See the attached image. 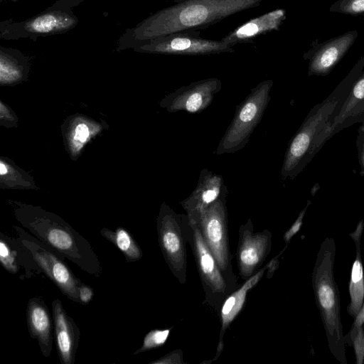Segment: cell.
Segmentation results:
<instances>
[{
	"instance_id": "cell-7",
	"label": "cell",
	"mask_w": 364,
	"mask_h": 364,
	"mask_svg": "<svg viewBox=\"0 0 364 364\" xmlns=\"http://www.w3.org/2000/svg\"><path fill=\"white\" fill-rule=\"evenodd\" d=\"M227 187L220 196L208 206L191 223H196L208 247L214 256L220 270L233 291L237 288V279L232 270V255L230 251L226 198Z\"/></svg>"
},
{
	"instance_id": "cell-33",
	"label": "cell",
	"mask_w": 364,
	"mask_h": 364,
	"mask_svg": "<svg viewBox=\"0 0 364 364\" xmlns=\"http://www.w3.org/2000/svg\"><path fill=\"white\" fill-rule=\"evenodd\" d=\"M1 122H15L14 116L12 115V112L9 110L3 103L1 105Z\"/></svg>"
},
{
	"instance_id": "cell-27",
	"label": "cell",
	"mask_w": 364,
	"mask_h": 364,
	"mask_svg": "<svg viewBox=\"0 0 364 364\" xmlns=\"http://www.w3.org/2000/svg\"><path fill=\"white\" fill-rule=\"evenodd\" d=\"M311 204V200H308L306 205L305 207L301 210L299 213L297 218L294 221V223L291 225V226L288 229L284 234L283 238L286 243V245H288L290 242L291 239L294 235H295L301 229L302 224H303V220L304 218V215L306 214V212L309 208V206Z\"/></svg>"
},
{
	"instance_id": "cell-32",
	"label": "cell",
	"mask_w": 364,
	"mask_h": 364,
	"mask_svg": "<svg viewBox=\"0 0 364 364\" xmlns=\"http://www.w3.org/2000/svg\"><path fill=\"white\" fill-rule=\"evenodd\" d=\"M90 135V132L87 125L81 123L77 125L75 129L74 139L80 143H84Z\"/></svg>"
},
{
	"instance_id": "cell-24",
	"label": "cell",
	"mask_w": 364,
	"mask_h": 364,
	"mask_svg": "<svg viewBox=\"0 0 364 364\" xmlns=\"http://www.w3.org/2000/svg\"><path fill=\"white\" fill-rule=\"evenodd\" d=\"M100 233L119 249L127 262H134L141 259L142 250L127 229L118 227L112 230L107 228H103Z\"/></svg>"
},
{
	"instance_id": "cell-6",
	"label": "cell",
	"mask_w": 364,
	"mask_h": 364,
	"mask_svg": "<svg viewBox=\"0 0 364 364\" xmlns=\"http://www.w3.org/2000/svg\"><path fill=\"white\" fill-rule=\"evenodd\" d=\"M191 230L187 215L176 213L165 203L161 205L156 219L159 245L171 273L181 284L186 282V245Z\"/></svg>"
},
{
	"instance_id": "cell-29",
	"label": "cell",
	"mask_w": 364,
	"mask_h": 364,
	"mask_svg": "<svg viewBox=\"0 0 364 364\" xmlns=\"http://www.w3.org/2000/svg\"><path fill=\"white\" fill-rule=\"evenodd\" d=\"M183 359V352L181 350H174L171 351L163 357L151 361L149 364H184Z\"/></svg>"
},
{
	"instance_id": "cell-17",
	"label": "cell",
	"mask_w": 364,
	"mask_h": 364,
	"mask_svg": "<svg viewBox=\"0 0 364 364\" xmlns=\"http://www.w3.org/2000/svg\"><path fill=\"white\" fill-rule=\"evenodd\" d=\"M226 187L221 175L203 168L200 173L195 189L188 197L180 202L190 223L196 221L200 214L220 196Z\"/></svg>"
},
{
	"instance_id": "cell-26",
	"label": "cell",
	"mask_w": 364,
	"mask_h": 364,
	"mask_svg": "<svg viewBox=\"0 0 364 364\" xmlns=\"http://www.w3.org/2000/svg\"><path fill=\"white\" fill-rule=\"evenodd\" d=\"M331 13L349 16L364 14V0H336L329 8Z\"/></svg>"
},
{
	"instance_id": "cell-11",
	"label": "cell",
	"mask_w": 364,
	"mask_h": 364,
	"mask_svg": "<svg viewBox=\"0 0 364 364\" xmlns=\"http://www.w3.org/2000/svg\"><path fill=\"white\" fill-rule=\"evenodd\" d=\"M78 23L73 11L46 9L45 11L23 21L10 18L0 23V38L18 40L64 34L74 28Z\"/></svg>"
},
{
	"instance_id": "cell-28",
	"label": "cell",
	"mask_w": 364,
	"mask_h": 364,
	"mask_svg": "<svg viewBox=\"0 0 364 364\" xmlns=\"http://www.w3.org/2000/svg\"><path fill=\"white\" fill-rule=\"evenodd\" d=\"M355 146L360 166V175L364 176V124H360L357 130Z\"/></svg>"
},
{
	"instance_id": "cell-31",
	"label": "cell",
	"mask_w": 364,
	"mask_h": 364,
	"mask_svg": "<svg viewBox=\"0 0 364 364\" xmlns=\"http://www.w3.org/2000/svg\"><path fill=\"white\" fill-rule=\"evenodd\" d=\"M93 296V289L82 282L79 287L80 303L83 305L88 304L92 300Z\"/></svg>"
},
{
	"instance_id": "cell-12",
	"label": "cell",
	"mask_w": 364,
	"mask_h": 364,
	"mask_svg": "<svg viewBox=\"0 0 364 364\" xmlns=\"http://www.w3.org/2000/svg\"><path fill=\"white\" fill-rule=\"evenodd\" d=\"M239 238L236 251L237 264L240 277L247 280L262 267L272 249V232L265 229L255 232L250 218L239 228Z\"/></svg>"
},
{
	"instance_id": "cell-14",
	"label": "cell",
	"mask_w": 364,
	"mask_h": 364,
	"mask_svg": "<svg viewBox=\"0 0 364 364\" xmlns=\"http://www.w3.org/2000/svg\"><path fill=\"white\" fill-rule=\"evenodd\" d=\"M221 87V81L217 77L196 81L167 95L160 106L168 112L200 113L210 106Z\"/></svg>"
},
{
	"instance_id": "cell-13",
	"label": "cell",
	"mask_w": 364,
	"mask_h": 364,
	"mask_svg": "<svg viewBox=\"0 0 364 364\" xmlns=\"http://www.w3.org/2000/svg\"><path fill=\"white\" fill-rule=\"evenodd\" d=\"M358 37V31L351 30L323 42L318 39L314 41L303 54L304 60L309 61L308 76L328 75L347 54Z\"/></svg>"
},
{
	"instance_id": "cell-2",
	"label": "cell",
	"mask_w": 364,
	"mask_h": 364,
	"mask_svg": "<svg viewBox=\"0 0 364 364\" xmlns=\"http://www.w3.org/2000/svg\"><path fill=\"white\" fill-rule=\"evenodd\" d=\"M364 70V55L328 96L315 105L289 141L281 169L282 181L294 179L323 147L321 139Z\"/></svg>"
},
{
	"instance_id": "cell-36",
	"label": "cell",
	"mask_w": 364,
	"mask_h": 364,
	"mask_svg": "<svg viewBox=\"0 0 364 364\" xmlns=\"http://www.w3.org/2000/svg\"><path fill=\"white\" fill-rule=\"evenodd\" d=\"M1 1H2V0H1ZM6 1H11V2H16V1H18L19 0H6Z\"/></svg>"
},
{
	"instance_id": "cell-4",
	"label": "cell",
	"mask_w": 364,
	"mask_h": 364,
	"mask_svg": "<svg viewBox=\"0 0 364 364\" xmlns=\"http://www.w3.org/2000/svg\"><path fill=\"white\" fill-rule=\"evenodd\" d=\"M334 239L326 237L317 253L312 272V287L331 353L346 364V342L341 316V298L333 274Z\"/></svg>"
},
{
	"instance_id": "cell-1",
	"label": "cell",
	"mask_w": 364,
	"mask_h": 364,
	"mask_svg": "<svg viewBox=\"0 0 364 364\" xmlns=\"http://www.w3.org/2000/svg\"><path fill=\"white\" fill-rule=\"evenodd\" d=\"M265 0H174V4L152 14L120 36L117 50L175 32L200 30L236 13L260 5Z\"/></svg>"
},
{
	"instance_id": "cell-21",
	"label": "cell",
	"mask_w": 364,
	"mask_h": 364,
	"mask_svg": "<svg viewBox=\"0 0 364 364\" xmlns=\"http://www.w3.org/2000/svg\"><path fill=\"white\" fill-rule=\"evenodd\" d=\"M269 264H267L255 274L245 280V282L239 288H237L232 292L223 303L218 313L221 324L219 339L216 353L212 361L216 360L221 355L224 348L223 338L227 329L242 310L246 301L247 293L261 280L265 272L267 270Z\"/></svg>"
},
{
	"instance_id": "cell-22",
	"label": "cell",
	"mask_w": 364,
	"mask_h": 364,
	"mask_svg": "<svg viewBox=\"0 0 364 364\" xmlns=\"http://www.w3.org/2000/svg\"><path fill=\"white\" fill-rule=\"evenodd\" d=\"M363 229L364 222L360 220L355 230L350 233V236L355 242V257L351 267L348 285L350 303L348 312L353 318H355L360 313L364 302V272L360 251V240Z\"/></svg>"
},
{
	"instance_id": "cell-20",
	"label": "cell",
	"mask_w": 364,
	"mask_h": 364,
	"mask_svg": "<svg viewBox=\"0 0 364 364\" xmlns=\"http://www.w3.org/2000/svg\"><path fill=\"white\" fill-rule=\"evenodd\" d=\"M364 124V70L321 139L323 146L333 136L355 124Z\"/></svg>"
},
{
	"instance_id": "cell-15",
	"label": "cell",
	"mask_w": 364,
	"mask_h": 364,
	"mask_svg": "<svg viewBox=\"0 0 364 364\" xmlns=\"http://www.w3.org/2000/svg\"><path fill=\"white\" fill-rule=\"evenodd\" d=\"M51 308L54 341L60 362L61 364H74L80 343V331L59 299H53Z\"/></svg>"
},
{
	"instance_id": "cell-10",
	"label": "cell",
	"mask_w": 364,
	"mask_h": 364,
	"mask_svg": "<svg viewBox=\"0 0 364 364\" xmlns=\"http://www.w3.org/2000/svg\"><path fill=\"white\" fill-rule=\"evenodd\" d=\"M191 225L188 244L204 290V303L219 313L225 299L234 291L205 244L198 225L196 223H191Z\"/></svg>"
},
{
	"instance_id": "cell-35",
	"label": "cell",
	"mask_w": 364,
	"mask_h": 364,
	"mask_svg": "<svg viewBox=\"0 0 364 364\" xmlns=\"http://www.w3.org/2000/svg\"><path fill=\"white\" fill-rule=\"evenodd\" d=\"M354 319H355V321L353 323L351 328H363V326H364V302H363V305L362 306V309H361L360 313L356 316V318Z\"/></svg>"
},
{
	"instance_id": "cell-23",
	"label": "cell",
	"mask_w": 364,
	"mask_h": 364,
	"mask_svg": "<svg viewBox=\"0 0 364 364\" xmlns=\"http://www.w3.org/2000/svg\"><path fill=\"white\" fill-rule=\"evenodd\" d=\"M29 70V59L21 51L0 46V78L2 85L18 83Z\"/></svg>"
},
{
	"instance_id": "cell-9",
	"label": "cell",
	"mask_w": 364,
	"mask_h": 364,
	"mask_svg": "<svg viewBox=\"0 0 364 364\" xmlns=\"http://www.w3.org/2000/svg\"><path fill=\"white\" fill-rule=\"evenodd\" d=\"M18 240L32 253L47 277L68 299L80 303L79 287L82 281L67 265L64 257L38 240L24 228L13 225Z\"/></svg>"
},
{
	"instance_id": "cell-19",
	"label": "cell",
	"mask_w": 364,
	"mask_h": 364,
	"mask_svg": "<svg viewBox=\"0 0 364 364\" xmlns=\"http://www.w3.org/2000/svg\"><path fill=\"white\" fill-rule=\"evenodd\" d=\"M286 18L287 11L277 9L245 22L220 40L230 47L252 43L261 36L279 31Z\"/></svg>"
},
{
	"instance_id": "cell-16",
	"label": "cell",
	"mask_w": 364,
	"mask_h": 364,
	"mask_svg": "<svg viewBox=\"0 0 364 364\" xmlns=\"http://www.w3.org/2000/svg\"><path fill=\"white\" fill-rule=\"evenodd\" d=\"M0 262L10 274L19 279H31L43 273L30 250L18 238L0 232Z\"/></svg>"
},
{
	"instance_id": "cell-18",
	"label": "cell",
	"mask_w": 364,
	"mask_h": 364,
	"mask_svg": "<svg viewBox=\"0 0 364 364\" xmlns=\"http://www.w3.org/2000/svg\"><path fill=\"white\" fill-rule=\"evenodd\" d=\"M26 316L31 338L36 340L43 355L48 358L54 341V323L53 314L42 297L29 299Z\"/></svg>"
},
{
	"instance_id": "cell-3",
	"label": "cell",
	"mask_w": 364,
	"mask_h": 364,
	"mask_svg": "<svg viewBox=\"0 0 364 364\" xmlns=\"http://www.w3.org/2000/svg\"><path fill=\"white\" fill-rule=\"evenodd\" d=\"M13 205L15 218L32 235L83 272L101 276L102 267L91 244L68 223L38 206Z\"/></svg>"
},
{
	"instance_id": "cell-8",
	"label": "cell",
	"mask_w": 364,
	"mask_h": 364,
	"mask_svg": "<svg viewBox=\"0 0 364 364\" xmlns=\"http://www.w3.org/2000/svg\"><path fill=\"white\" fill-rule=\"evenodd\" d=\"M138 53L200 56L234 53L232 47L221 40L200 36L199 30H185L143 42L133 48Z\"/></svg>"
},
{
	"instance_id": "cell-30",
	"label": "cell",
	"mask_w": 364,
	"mask_h": 364,
	"mask_svg": "<svg viewBox=\"0 0 364 364\" xmlns=\"http://www.w3.org/2000/svg\"><path fill=\"white\" fill-rule=\"evenodd\" d=\"M85 0H58L48 7L50 9H59L66 11H73L72 8L77 6Z\"/></svg>"
},
{
	"instance_id": "cell-34",
	"label": "cell",
	"mask_w": 364,
	"mask_h": 364,
	"mask_svg": "<svg viewBox=\"0 0 364 364\" xmlns=\"http://www.w3.org/2000/svg\"><path fill=\"white\" fill-rule=\"evenodd\" d=\"M287 247V245L285 246L284 250L280 252V254L282 252H284V250L286 249ZM279 255H277V257H275L274 258H273L271 260V262L268 263L269 267H268L267 272V278H271L272 274H274V271L277 269L278 265H279L278 257H279Z\"/></svg>"
},
{
	"instance_id": "cell-5",
	"label": "cell",
	"mask_w": 364,
	"mask_h": 364,
	"mask_svg": "<svg viewBox=\"0 0 364 364\" xmlns=\"http://www.w3.org/2000/svg\"><path fill=\"white\" fill-rule=\"evenodd\" d=\"M273 80L260 82L235 109L232 120L221 138L215 154H232L241 150L249 141L271 100Z\"/></svg>"
},
{
	"instance_id": "cell-25",
	"label": "cell",
	"mask_w": 364,
	"mask_h": 364,
	"mask_svg": "<svg viewBox=\"0 0 364 364\" xmlns=\"http://www.w3.org/2000/svg\"><path fill=\"white\" fill-rule=\"evenodd\" d=\"M172 328L173 327L150 331L145 335L141 346L134 353V355H138L162 346L168 339Z\"/></svg>"
}]
</instances>
